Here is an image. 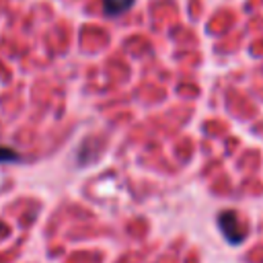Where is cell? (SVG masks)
<instances>
[{
    "mask_svg": "<svg viewBox=\"0 0 263 263\" xmlns=\"http://www.w3.org/2000/svg\"><path fill=\"white\" fill-rule=\"evenodd\" d=\"M18 160H21L18 152H14L8 146H0V162H18Z\"/></svg>",
    "mask_w": 263,
    "mask_h": 263,
    "instance_id": "3",
    "label": "cell"
},
{
    "mask_svg": "<svg viewBox=\"0 0 263 263\" xmlns=\"http://www.w3.org/2000/svg\"><path fill=\"white\" fill-rule=\"evenodd\" d=\"M136 0H103V12L107 16H121L134 6Z\"/></svg>",
    "mask_w": 263,
    "mask_h": 263,
    "instance_id": "2",
    "label": "cell"
},
{
    "mask_svg": "<svg viewBox=\"0 0 263 263\" xmlns=\"http://www.w3.org/2000/svg\"><path fill=\"white\" fill-rule=\"evenodd\" d=\"M218 226L224 234V238L230 242V245H238L245 240V232H238V218L234 212H222L218 216Z\"/></svg>",
    "mask_w": 263,
    "mask_h": 263,
    "instance_id": "1",
    "label": "cell"
}]
</instances>
